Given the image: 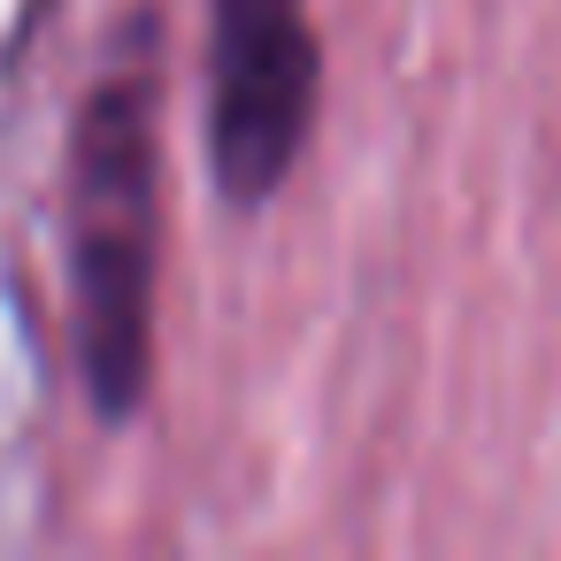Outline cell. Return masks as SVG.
<instances>
[{"label":"cell","mask_w":561,"mask_h":561,"mask_svg":"<svg viewBox=\"0 0 561 561\" xmlns=\"http://www.w3.org/2000/svg\"><path fill=\"white\" fill-rule=\"evenodd\" d=\"M162 300V70L124 55L70 116V346L101 423L154 392Z\"/></svg>","instance_id":"obj_1"},{"label":"cell","mask_w":561,"mask_h":561,"mask_svg":"<svg viewBox=\"0 0 561 561\" xmlns=\"http://www.w3.org/2000/svg\"><path fill=\"white\" fill-rule=\"evenodd\" d=\"M323 93L308 0H208V170L231 208L277 201Z\"/></svg>","instance_id":"obj_2"}]
</instances>
